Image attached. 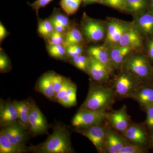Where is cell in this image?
<instances>
[{
	"label": "cell",
	"instance_id": "obj_46",
	"mask_svg": "<svg viewBox=\"0 0 153 153\" xmlns=\"http://www.w3.org/2000/svg\"><path fill=\"white\" fill-rule=\"evenodd\" d=\"M150 11L153 13V0H150Z\"/></svg>",
	"mask_w": 153,
	"mask_h": 153
},
{
	"label": "cell",
	"instance_id": "obj_41",
	"mask_svg": "<svg viewBox=\"0 0 153 153\" xmlns=\"http://www.w3.org/2000/svg\"><path fill=\"white\" fill-rule=\"evenodd\" d=\"M66 47V53H67V56L69 58V59L74 58V57H77V56L80 55L76 53L75 51L72 49L71 46H68Z\"/></svg>",
	"mask_w": 153,
	"mask_h": 153
},
{
	"label": "cell",
	"instance_id": "obj_24",
	"mask_svg": "<svg viewBox=\"0 0 153 153\" xmlns=\"http://www.w3.org/2000/svg\"><path fill=\"white\" fill-rule=\"evenodd\" d=\"M47 49L49 55L58 60L67 61L69 58L66 53V47L63 44H47Z\"/></svg>",
	"mask_w": 153,
	"mask_h": 153
},
{
	"label": "cell",
	"instance_id": "obj_35",
	"mask_svg": "<svg viewBox=\"0 0 153 153\" xmlns=\"http://www.w3.org/2000/svg\"><path fill=\"white\" fill-rule=\"evenodd\" d=\"M49 72L56 95L62 87L65 77L56 74L53 71Z\"/></svg>",
	"mask_w": 153,
	"mask_h": 153
},
{
	"label": "cell",
	"instance_id": "obj_6",
	"mask_svg": "<svg viewBox=\"0 0 153 153\" xmlns=\"http://www.w3.org/2000/svg\"><path fill=\"white\" fill-rule=\"evenodd\" d=\"M1 131L13 144L21 148L25 152L30 151V147H27L26 145L29 138L28 130L19 121L1 127Z\"/></svg>",
	"mask_w": 153,
	"mask_h": 153
},
{
	"label": "cell",
	"instance_id": "obj_32",
	"mask_svg": "<svg viewBox=\"0 0 153 153\" xmlns=\"http://www.w3.org/2000/svg\"><path fill=\"white\" fill-rule=\"evenodd\" d=\"M72 83V82L70 79L65 77L63 85L59 91L55 95L54 100L59 103L63 97L66 96L68 88Z\"/></svg>",
	"mask_w": 153,
	"mask_h": 153
},
{
	"label": "cell",
	"instance_id": "obj_17",
	"mask_svg": "<svg viewBox=\"0 0 153 153\" xmlns=\"http://www.w3.org/2000/svg\"><path fill=\"white\" fill-rule=\"evenodd\" d=\"M88 55L101 63L108 70L111 76L114 73V68L111 63L109 52L104 47L93 46L87 49Z\"/></svg>",
	"mask_w": 153,
	"mask_h": 153
},
{
	"label": "cell",
	"instance_id": "obj_16",
	"mask_svg": "<svg viewBox=\"0 0 153 153\" xmlns=\"http://www.w3.org/2000/svg\"><path fill=\"white\" fill-rule=\"evenodd\" d=\"M118 44L120 46L129 47L133 50L141 48L143 46L142 34L138 30L131 26L124 33Z\"/></svg>",
	"mask_w": 153,
	"mask_h": 153
},
{
	"label": "cell",
	"instance_id": "obj_9",
	"mask_svg": "<svg viewBox=\"0 0 153 153\" xmlns=\"http://www.w3.org/2000/svg\"><path fill=\"white\" fill-rule=\"evenodd\" d=\"M81 30L83 36L90 42L101 41L105 35V29L101 22L89 18L85 13L81 22Z\"/></svg>",
	"mask_w": 153,
	"mask_h": 153
},
{
	"label": "cell",
	"instance_id": "obj_5",
	"mask_svg": "<svg viewBox=\"0 0 153 153\" xmlns=\"http://www.w3.org/2000/svg\"><path fill=\"white\" fill-rule=\"evenodd\" d=\"M75 131L91 142L98 153H105L106 143V119L102 123L75 128Z\"/></svg>",
	"mask_w": 153,
	"mask_h": 153
},
{
	"label": "cell",
	"instance_id": "obj_30",
	"mask_svg": "<svg viewBox=\"0 0 153 153\" xmlns=\"http://www.w3.org/2000/svg\"><path fill=\"white\" fill-rule=\"evenodd\" d=\"M71 63L74 66L87 74L88 64V56H85L82 54L77 57L71 58Z\"/></svg>",
	"mask_w": 153,
	"mask_h": 153
},
{
	"label": "cell",
	"instance_id": "obj_12",
	"mask_svg": "<svg viewBox=\"0 0 153 153\" xmlns=\"http://www.w3.org/2000/svg\"><path fill=\"white\" fill-rule=\"evenodd\" d=\"M88 57L87 74L91 80L98 83L109 84L111 76L107 68L89 55Z\"/></svg>",
	"mask_w": 153,
	"mask_h": 153
},
{
	"label": "cell",
	"instance_id": "obj_3",
	"mask_svg": "<svg viewBox=\"0 0 153 153\" xmlns=\"http://www.w3.org/2000/svg\"><path fill=\"white\" fill-rule=\"evenodd\" d=\"M122 71L116 75L109 85L112 87L117 98H131L133 95L143 84L128 71L121 68Z\"/></svg>",
	"mask_w": 153,
	"mask_h": 153
},
{
	"label": "cell",
	"instance_id": "obj_21",
	"mask_svg": "<svg viewBox=\"0 0 153 153\" xmlns=\"http://www.w3.org/2000/svg\"><path fill=\"white\" fill-rule=\"evenodd\" d=\"M37 89L49 99L54 100L55 93L50 72L45 73L40 77L37 83Z\"/></svg>",
	"mask_w": 153,
	"mask_h": 153
},
{
	"label": "cell",
	"instance_id": "obj_29",
	"mask_svg": "<svg viewBox=\"0 0 153 153\" xmlns=\"http://www.w3.org/2000/svg\"><path fill=\"white\" fill-rule=\"evenodd\" d=\"M127 9L134 13H142L149 6L147 0H126Z\"/></svg>",
	"mask_w": 153,
	"mask_h": 153
},
{
	"label": "cell",
	"instance_id": "obj_36",
	"mask_svg": "<svg viewBox=\"0 0 153 153\" xmlns=\"http://www.w3.org/2000/svg\"><path fill=\"white\" fill-rule=\"evenodd\" d=\"M146 113V119L145 126L150 133L153 132V105H150L145 109Z\"/></svg>",
	"mask_w": 153,
	"mask_h": 153
},
{
	"label": "cell",
	"instance_id": "obj_7",
	"mask_svg": "<svg viewBox=\"0 0 153 153\" xmlns=\"http://www.w3.org/2000/svg\"><path fill=\"white\" fill-rule=\"evenodd\" d=\"M146 126L131 122L127 128L121 134L128 142L145 148L150 145V134Z\"/></svg>",
	"mask_w": 153,
	"mask_h": 153
},
{
	"label": "cell",
	"instance_id": "obj_25",
	"mask_svg": "<svg viewBox=\"0 0 153 153\" xmlns=\"http://www.w3.org/2000/svg\"><path fill=\"white\" fill-rule=\"evenodd\" d=\"M25 152L21 148L13 144L2 131L0 132V153H20Z\"/></svg>",
	"mask_w": 153,
	"mask_h": 153
},
{
	"label": "cell",
	"instance_id": "obj_4",
	"mask_svg": "<svg viewBox=\"0 0 153 153\" xmlns=\"http://www.w3.org/2000/svg\"><path fill=\"white\" fill-rule=\"evenodd\" d=\"M152 67L146 56L135 55L128 57L121 68L131 73L142 83H149Z\"/></svg>",
	"mask_w": 153,
	"mask_h": 153
},
{
	"label": "cell",
	"instance_id": "obj_45",
	"mask_svg": "<svg viewBox=\"0 0 153 153\" xmlns=\"http://www.w3.org/2000/svg\"><path fill=\"white\" fill-rule=\"evenodd\" d=\"M150 146L153 148V132L150 133Z\"/></svg>",
	"mask_w": 153,
	"mask_h": 153
},
{
	"label": "cell",
	"instance_id": "obj_31",
	"mask_svg": "<svg viewBox=\"0 0 153 153\" xmlns=\"http://www.w3.org/2000/svg\"><path fill=\"white\" fill-rule=\"evenodd\" d=\"M148 152L147 148L141 147L128 143L119 153H146Z\"/></svg>",
	"mask_w": 153,
	"mask_h": 153
},
{
	"label": "cell",
	"instance_id": "obj_15",
	"mask_svg": "<svg viewBox=\"0 0 153 153\" xmlns=\"http://www.w3.org/2000/svg\"><path fill=\"white\" fill-rule=\"evenodd\" d=\"M19 121L18 110L14 101H1L0 105V124L1 127Z\"/></svg>",
	"mask_w": 153,
	"mask_h": 153
},
{
	"label": "cell",
	"instance_id": "obj_22",
	"mask_svg": "<svg viewBox=\"0 0 153 153\" xmlns=\"http://www.w3.org/2000/svg\"><path fill=\"white\" fill-rule=\"evenodd\" d=\"M83 41L84 38L82 32L75 26L72 25L64 35L63 45L65 47L75 45H82Z\"/></svg>",
	"mask_w": 153,
	"mask_h": 153
},
{
	"label": "cell",
	"instance_id": "obj_43",
	"mask_svg": "<svg viewBox=\"0 0 153 153\" xmlns=\"http://www.w3.org/2000/svg\"><path fill=\"white\" fill-rule=\"evenodd\" d=\"M104 1V0H82V2L84 5H88L96 3L102 4Z\"/></svg>",
	"mask_w": 153,
	"mask_h": 153
},
{
	"label": "cell",
	"instance_id": "obj_26",
	"mask_svg": "<svg viewBox=\"0 0 153 153\" xmlns=\"http://www.w3.org/2000/svg\"><path fill=\"white\" fill-rule=\"evenodd\" d=\"M54 31V27L50 19H38V32L39 36L47 41Z\"/></svg>",
	"mask_w": 153,
	"mask_h": 153
},
{
	"label": "cell",
	"instance_id": "obj_11",
	"mask_svg": "<svg viewBox=\"0 0 153 153\" xmlns=\"http://www.w3.org/2000/svg\"><path fill=\"white\" fill-rule=\"evenodd\" d=\"M29 114V132L32 136L48 133V124L47 120L34 102L30 101Z\"/></svg>",
	"mask_w": 153,
	"mask_h": 153
},
{
	"label": "cell",
	"instance_id": "obj_10",
	"mask_svg": "<svg viewBox=\"0 0 153 153\" xmlns=\"http://www.w3.org/2000/svg\"><path fill=\"white\" fill-rule=\"evenodd\" d=\"M105 119L114 130L122 134L131 123V117L127 112V107L123 105L119 109L107 112Z\"/></svg>",
	"mask_w": 153,
	"mask_h": 153
},
{
	"label": "cell",
	"instance_id": "obj_2",
	"mask_svg": "<svg viewBox=\"0 0 153 153\" xmlns=\"http://www.w3.org/2000/svg\"><path fill=\"white\" fill-rule=\"evenodd\" d=\"M30 151L40 153H73L70 134L65 126H56L44 142L30 148Z\"/></svg>",
	"mask_w": 153,
	"mask_h": 153
},
{
	"label": "cell",
	"instance_id": "obj_20",
	"mask_svg": "<svg viewBox=\"0 0 153 153\" xmlns=\"http://www.w3.org/2000/svg\"><path fill=\"white\" fill-rule=\"evenodd\" d=\"M138 30L142 35L149 38L153 36V13H143L137 20Z\"/></svg>",
	"mask_w": 153,
	"mask_h": 153
},
{
	"label": "cell",
	"instance_id": "obj_8",
	"mask_svg": "<svg viewBox=\"0 0 153 153\" xmlns=\"http://www.w3.org/2000/svg\"><path fill=\"white\" fill-rule=\"evenodd\" d=\"M106 113L79 108L72 119V126L75 128H79L102 123L105 120Z\"/></svg>",
	"mask_w": 153,
	"mask_h": 153
},
{
	"label": "cell",
	"instance_id": "obj_42",
	"mask_svg": "<svg viewBox=\"0 0 153 153\" xmlns=\"http://www.w3.org/2000/svg\"><path fill=\"white\" fill-rule=\"evenodd\" d=\"M70 46L79 55H81L83 54L84 49H83V47L82 45H75Z\"/></svg>",
	"mask_w": 153,
	"mask_h": 153
},
{
	"label": "cell",
	"instance_id": "obj_14",
	"mask_svg": "<svg viewBox=\"0 0 153 153\" xmlns=\"http://www.w3.org/2000/svg\"><path fill=\"white\" fill-rule=\"evenodd\" d=\"M131 26L128 23L116 19L110 21L106 35L107 44H114L118 43L124 33Z\"/></svg>",
	"mask_w": 153,
	"mask_h": 153
},
{
	"label": "cell",
	"instance_id": "obj_28",
	"mask_svg": "<svg viewBox=\"0 0 153 153\" xmlns=\"http://www.w3.org/2000/svg\"><path fill=\"white\" fill-rule=\"evenodd\" d=\"M66 15V14H63L59 9L55 8L49 19L51 22L58 23L68 30L72 25L70 20Z\"/></svg>",
	"mask_w": 153,
	"mask_h": 153
},
{
	"label": "cell",
	"instance_id": "obj_1",
	"mask_svg": "<svg viewBox=\"0 0 153 153\" xmlns=\"http://www.w3.org/2000/svg\"><path fill=\"white\" fill-rule=\"evenodd\" d=\"M117 99L114 91L109 84L91 81L87 97L79 108L108 112L112 110Z\"/></svg>",
	"mask_w": 153,
	"mask_h": 153
},
{
	"label": "cell",
	"instance_id": "obj_19",
	"mask_svg": "<svg viewBox=\"0 0 153 153\" xmlns=\"http://www.w3.org/2000/svg\"><path fill=\"white\" fill-rule=\"evenodd\" d=\"M132 50L129 47L119 46L109 51L110 57L114 69L120 70L122 68Z\"/></svg>",
	"mask_w": 153,
	"mask_h": 153
},
{
	"label": "cell",
	"instance_id": "obj_38",
	"mask_svg": "<svg viewBox=\"0 0 153 153\" xmlns=\"http://www.w3.org/2000/svg\"><path fill=\"white\" fill-rule=\"evenodd\" d=\"M54 0H36L33 3H28L29 5L36 11L37 16H38V11L42 8H44Z\"/></svg>",
	"mask_w": 153,
	"mask_h": 153
},
{
	"label": "cell",
	"instance_id": "obj_37",
	"mask_svg": "<svg viewBox=\"0 0 153 153\" xmlns=\"http://www.w3.org/2000/svg\"><path fill=\"white\" fill-rule=\"evenodd\" d=\"M64 39V35L54 31L46 41L47 44L63 45Z\"/></svg>",
	"mask_w": 153,
	"mask_h": 153
},
{
	"label": "cell",
	"instance_id": "obj_13",
	"mask_svg": "<svg viewBox=\"0 0 153 153\" xmlns=\"http://www.w3.org/2000/svg\"><path fill=\"white\" fill-rule=\"evenodd\" d=\"M106 143L105 153H119L128 142L112 128L106 120Z\"/></svg>",
	"mask_w": 153,
	"mask_h": 153
},
{
	"label": "cell",
	"instance_id": "obj_39",
	"mask_svg": "<svg viewBox=\"0 0 153 153\" xmlns=\"http://www.w3.org/2000/svg\"><path fill=\"white\" fill-rule=\"evenodd\" d=\"M146 42V55L150 62L153 66V36L148 38Z\"/></svg>",
	"mask_w": 153,
	"mask_h": 153
},
{
	"label": "cell",
	"instance_id": "obj_44",
	"mask_svg": "<svg viewBox=\"0 0 153 153\" xmlns=\"http://www.w3.org/2000/svg\"><path fill=\"white\" fill-rule=\"evenodd\" d=\"M149 83L153 85V66L152 69V73H151L150 79L149 82Z\"/></svg>",
	"mask_w": 153,
	"mask_h": 153
},
{
	"label": "cell",
	"instance_id": "obj_23",
	"mask_svg": "<svg viewBox=\"0 0 153 153\" xmlns=\"http://www.w3.org/2000/svg\"><path fill=\"white\" fill-rule=\"evenodd\" d=\"M16 106L19 114V121L29 131V114L30 109V101H14Z\"/></svg>",
	"mask_w": 153,
	"mask_h": 153
},
{
	"label": "cell",
	"instance_id": "obj_34",
	"mask_svg": "<svg viewBox=\"0 0 153 153\" xmlns=\"http://www.w3.org/2000/svg\"><path fill=\"white\" fill-rule=\"evenodd\" d=\"M11 68V63L7 55L1 48L0 52V71L1 73L9 71Z\"/></svg>",
	"mask_w": 153,
	"mask_h": 153
},
{
	"label": "cell",
	"instance_id": "obj_18",
	"mask_svg": "<svg viewBox=\"0 0 153 153\" xmlns=\"http://www.w3.org/2000/svg\"><path fill=\"white\" fill-rule=\"evenodd\" d=\"M131 99L136 101L145 110L146 108L153 105V85L143 83L134 94Z\"/></svg>",
	"mask_w": 153,
	"mask_h": 153
},
{
	"label": "cell",
	"instance_id": "obj_27",
	"mask_svg": "<svg viewBox=\"0 0 153 153\" xmlns=\"http://www.w3.org/2000/svg\"><path fill=\"white\" fill-rule=\"evenodd\" d=\"M82 2V0H60L59 4L67 16H71L78 10Z\"/></svg>",
	"mask_w": 153,
	"mask_h": 153
},
{
	"label": "cell",
	"instance_id": "obj_33",
	"mask_svg": "<svg viewBox=\"0 0 153 153\" xmlns=\"http://www.w3.org/2000/svg\"><path fill=\"white\" fill-rule=\"evenodd\" d=\"M102 4L120 10H127L126 0H104Z\"/></svg>",
	"mask_w": 153,
	"mask_h": 153
},
{
	"label": "cell",
	"instance_id": "obj_40",
	"mask_svg": "<svg viewBox=\"0 0 153 153\" xmlns=\"http://www.w3.org/2000/svg\"><path fill=\"white\" fill-rule=\"evenodd\" d=\"M9 33L5 27L4 26L2 23H0V42L1 43L5 39L7 36H9Z\"/></svg>",
	"mask_w": 153,
	"mask_h": 153
}]
</instances>
